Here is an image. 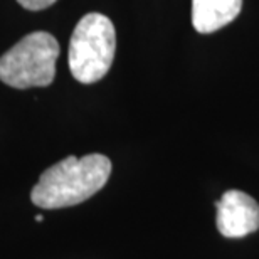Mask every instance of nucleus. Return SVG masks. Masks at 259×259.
<instances>
[{"label": "nucleus", "instance_id": "f257e3e1", "mask_svg": "<svg viewBox=\"0 0 259 259\" xmlns=\"http://www.w3.org/2000/svg\"><path fill=\"white\" fill-rule=\"evenodd\" d=\"M111 175V160L101 153L67 157L40 175L30 200L40 209H63L88 200L105 187Z\"/></svg>", "mask_w": 259, "mask_h": 259}, {"label": "nucleus", "instance_id": "f03ea898", "mask_svg": "<svg viewBox=\"0 0 259 259\" xmlns=\"http://www.w3.org/2000/svg\"><path fill=\"white\" fill-rule=\"evenodd\" d=\"M116 30L106 15L86 14L77 22L69 42V69L82 84L103 79L115 59Z\"/></svg>", "mask_w": 259, "mask_h": 259}, {"label": "nucleus", "instance_id": "7ed1b4c3", "mask_svg": "<svg viewBox=\"0 0 259 259\" xmlns=\"http://www.w3.org/2000/svg\"><path fill=\"white\" fill-rule=\"evenodd\" d=\"M59 42L49 32L25 35L0 58V81L15 90L44 88L54 81Z\"/></svg>", "mask_w": 259, "mask_h": 259}, {"label": "nucleus", "instance_id": "20e7f679", "mask_svg": "<svg viewBox=\"0 0 259 259\" xmlns=\"http://www.w3.org/2000/svg\"><path fill=\"white\" fill-rule=\"evenodd\" d=\"M217 231L224 237H244L259 229V204L241 190H227L215 202Z\"/></svg>", "mask_w": 259, "mask_h": 259}, {"label": "nucleus", "instance_id": "39448f33", "mask_svg": "<svg viewBox=\"0 0 259 259\" xmlns=\"http://www.w3.org/2000/svg\"><path fill=\"white\" fill-rule=\"evenodd\" d=\"M242 0H192V25L199 34L215 32L241 12Z\"/></svg>", "mask_w": 259, "mask_h": 259}, {"label": "nucleus", "instance_id": "423d86ee", "mask_svg": "<svg viewBox=\"0 0 259 259\" xmlns=\"http://www.w3.org/2000/svg\"><path fill=\"white\" fill-rule=\"evenodd\" d=\"M17 2L22 5L24 9L32 10V12H37V10H44L51 7L56 0H17Z\"/></svg>", "mask_w": 259, "mask_h": 259}, {"label": "nucleus", "instance_id": "0eeeda50", "mask_svg": "<svg viewBox=\"0 0 259 259\" xmlns=\"http://www.w3.org/2000/svg\"><path fill=\"white\" fill-rule=\"evenodd\" d=\"M42 221H44V217L40 215V214H39V215H35V222H42Z\"/></svg>", "mask_w": 259, "mask_h": 259}]
</instances>
